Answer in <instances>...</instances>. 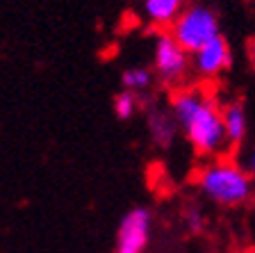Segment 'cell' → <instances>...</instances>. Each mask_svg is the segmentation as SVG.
Returning <instances> with one entry per match:
<instances>
[{
  "label": "cell",
  "mask_w": 255,
  "mask_h": 253,
  "mask_svg": "<svg viewBox=\"0 0 255 253\" xmlns=\"http://www.w3.org/2000/svg\"><path fill=\"white\" fill-rule=\"evenodd\" d=\"M223 128L228 144H242L249 132V116L239 103H230L223 107Z\"/></svg>",
  "instance_id": "obj_9"
},
{
  "label": "cell",
  "mask_w": 255,
  "mask_h": 253,
  "mask_svg": "<svg viewBox=\"0 0 255 253\" xmlns=\"http://www.w3.org/2000/svg\"><path fill=\"white\" fill-rule=\"evenodd\" d=\"M187 224H189V228H191L194 233L201 231V228H203V215H201V210L191 208V210L187 212Z\"/></svg>",
  "instance_id": "obj_12"
},
{
  "label": "cell",
  "mask_w": 255,
  "mask_h": 253,
  "mask_svg": "<svg viewBox=\"0 0 255 253\" xmlns=\"http://www.w3.org/2000/svg\"><path fill=\"white\" fill-rule=\"evenodd\" d=\"M249 164H251V174H253V178H255V151L249 155Z\"/></svg>",
  "instance_id": "obj_13"
},
{
  "label": "cell",
  "mask_w": 255,
  "mask_h": 253,
  "mask_svg": "<svg viewBox=\"0 0 255 253\" xmlns=\"http://www.w3.org/2000/svg\"><path fill=\"white\" fill-rule=\"evenodd\" d=\"M171 114L198 155L214 158L228 144L223 128V110L201 87L182 89L171 100Z\"/></svg>",
  "instance_id": "obj_1"
},
{
  "label": "cell",
  "mask_w": 255,
  "mask_h": 253,
  "mask_svg": "<svg viewBox=\"0 0 255 253\" xmlns=\"http://www.w3.org/2000/svg\"><path fill=\"white\" fill-rule=\"evenodd\" d=\"M146 126H148V135L155 146H173L175 135H178V121L173 114H169L166 110H150L146 116Z\"/></svg>",
  "instance_id": "obj_8"
},
{
  "label": "cell",
  "mask_w": 255,
  "mask_h": 253,
  "mask_svg": "<svg viewBox=\"0 0 255 253\" xmlns=\"http://www.w3.org/2000/svg\"><path fill=\"white\" fill-rule=\"evenodd\" d=\"M150 82H153V73H150L148 69H143V66H130V69H126L121 75L123 89L134 91V94L146 91L150 87Z\"/></svg>",
  "instance_id": "obj_10"
},
{
  "label": "cell",
  "mask_w": 255,
  "mask_h": 253,
  "mask_svg": "<svg viewBox=\"0 0 255 253\" xmlns=\"http://www.w3.org/2000/svg\"><path fill=\"white\" fill-rule=\"evenodd\" d=\"M171 34L189 53H196L201 46H205L207 41H212L214 37L221 34L219 18L214 9H210L207 5H189L171 25Z\"/></svg>",
  "instance_id": "obj_3"
},
{
  "label": "cell",
  "mask_w": 255,
  "mask_h": 253,
  "mask_svg": "<svg viewBox=\"0 0 255 253\" xmlns=\"http://www.w3.org/2000/svg\"><path fill=\"white\" fill-rule=\"evenodd\" d=\"M153 231V217L146 208H132L121 217L114 240V253H146Z\"/></svg>",
  "instance_id": "obj_5"
},
{
  "label": "cell",
  "mask_w": 255,
  "mask_h": 253,
  "mask_svg": "<svg viewBox=\"0 0 255 253\" xmlns=\"http://www.w3.org/2000/svg\"><path fill=\"white\" fill-rule=\"evenodd\" d=\"M185 9V0H141V11L146 21L159 27H171Z\"/></svg>",
  "instance_id": "obj_7"
},
{
  "label": "cell",
  "mask_w": 255,
  "mask_h": 253,
  "mask_svg": "<svg viewBox=\"0 0 255 253\" xmlns=\"http://www.w3.org/2000/svg\"><path fill=\"white\" fill-rule=\"evenodd\" d=\"M191 66V53L171 32H159L153 46V69L164 84H178L185 80Z\"/></svg>",
  "instance_id": "obj_4"
},
{
  "label": "cell",
  "mask_w": 255,
  "mask_h": 253,
  "mask_svg": "<svg viewBox=\"0 0 255 253\" xmlns=\"http://www.w3.org/2000/svg\"><path fill=\"white\" fill-rule=\"evenodd\" d=\"M196 185L205 199L219 206H242L253 194V178L233 160H212L198 171Z\"/></svg>",
  "instance_id": "obj_2"
},
{
  "label": "cell",
  "mask_w": 255,
  "mask_h": 253,
  "mask_svg": "<svg viewBox=\"0 0 255 253\" xmlns=\"http://www.w3.org/2000/svg\"><path fill=\"white\" fill-rule=\"evenodd\" d=\"M137 110H139V98L134 91L123 89L114 96V114H117V119L128 121V119H132L137 114Z\"/></svg>",
  "instance_id": "obj_11"
},
{
  "label": "cell",
  "mask_w": 255,
  "mask_h": 253,
  "mask_svg": "<svg viewBox=\"0 0 255 253\" xmlns=\"http://www.w3.org/2000/svg\"><path fill=\"white\" fill-rule=\"evenodd\" d=\"M230 59H233V53H230L228 41L219 34L198 48L196 53H191V66L203 78H217L230 66Z\"/></svg>",
  "instance_id": "obj_6"
}]
</instances>
